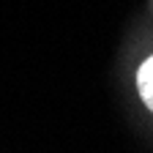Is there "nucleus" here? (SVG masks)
Listing matches in <instances>:
<instances>
[{
  "label": "nucleus",
  "instance_id": "1",
  "mask_svg": "<svg viewBox=\"0 0 153 153\" xmlns=\"http://www.w3.org/2000/svg\"><path fill=\"white\" fill-rule=\"evenodd\" d=\"M137 90H140V99L145 101V107L153 112V55L137 71Z\"/></svg>",
  "mask_w": 153,
  "mask_h": 153
}]
</instances>
